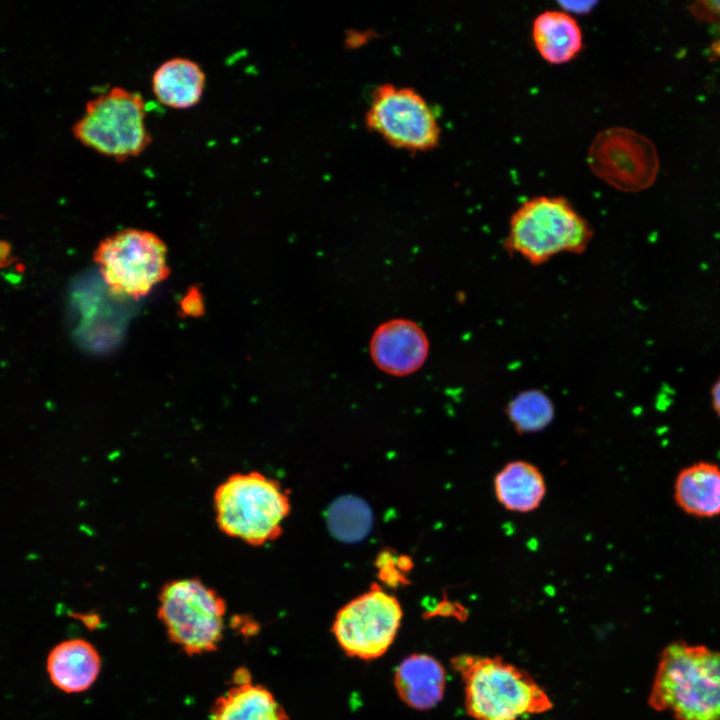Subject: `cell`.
I'll use <instances>...</instances> for the list:
<instances>
[{
  "label": "cell",
  "mask_w": 720,
  "mask_h": 720,
  "mask_svg": "<svg viewBox=\"0 0 720 720\" xmlns=\"http://www.w3.org/2000/svg\"><path fill=\"white\" fill-rule=\"evenodd\" d=\"M368 509L360 502L342 500L330 511L329 523L333 533L343 540H357L369 529Z\"/></svg>",
  "instance_id": "cell-20"
},
{
  "label": "cell",
  "mask_w": 720,
  "mask_h": 720,
  "mask_svg": "<svg viewBox=\"0 0 720 720\" xmlns=\"http://www.w3.org/2000/svg\"><path fill=\"white\" fill-rule=\"evenodd\" d=\"M452 667L462 677L465 708L475 720H518L552 708L530 674L501 657L461 655L452 659Z\"/></svg>",
  "instance_id": "cell-2"
},
{
  "label": "cell",
  "mask_w": 720,
  "mask_h": 720,
  "mask_svg": "<svg viewBox=\"0 0 720 720\" xmlns=\"http://www.w3.org/2000/svg\"><path fill=\"white\" fill-rule=\"evenodd\" d=\"M140 93L114 86L90 99L73 126L83 145L116 161L140 155L151 143Z\"/></svg>",
  "instance_id": "cell-6"
},
{
  "label": "cell",
  "mask_w": 720,
  "mask_h": 720,
  "mask_svg": "<svg viewBox=\"0 0 720 720\" xmlns=\"http://www.w3.org/2000/svg\"><path fill=\"white\" fill-rule=\"evenodd\" d=\"M213 506L223 534L260 546L280 537L291 503L278 481L251 471L231 474L219 484Z\"/></svg>",
  "instance_id": "cell-3"
},
{
  "label": "cell",
  "mask_w": 720,
  "mask_h": 720,
  "mask_svg": "<svg viewBox=\"0 0 720 720\" xmlns=\"http://www.w3.org/2000/svg\"><path fill=\"white\" fill-rule=\"evenodd\" d=\"M712 407L720 417V378L714 383L711 390Z\"/></svg>",
  "instance_id": "cell-23"
},
{
  "label": "cell",
  "mask_w": 720,
  "mask_h": 720,
  "mask_svg": "<svg viewBox=\"0 0 720 720\" xmlns=\"http://www.w3.org/2000/svg\"><path fill=\"white\" fill-rule=\"evenodd\" d=\"M374 364L392 376H407L419 370L429 354L423 329L409 319H391L379 325L370 340Z\"/></svg>",
  "instance_id": "cell-11"
},
{
  "label": "cell",
  "mask_w": 720,
  "mask_h": 720,
  "mask_svg": "<svg viewBox=\"0 0 720 720\" xmlns=\"http://www.w3.org/2000/svg\"><path fill=\"white\" fill-rule=\"evenodd\" d=\"M648 703L674 720H720V652L670 643L660 655Z\"/></svg>",
  "instance_id": "cell-1"
},
{
  "label": "cell",
  "mask_w": 720,
  "mask_h": 720,
  "mask_svg": "<svg viewBox=\"0 0 720 720\" xmlns=\"http://www.w3.org/2000/svg\"><path fill=\"white\" fill-rule=\"evenodd\" d=\"M226 609L222 596L199 578L170 580L158 595L157 616L168 640L189 656L218 648Z\"/></svg>",
  "instance_id": "cell-5"
},
{
  "label": "cell",
  "mask_w": 720,
  "mask_h": 720,
  "mask_svg": "<svg viewBox=\"0 0 720 720\" xmlns=\"http://www.w3.org/2000/svg\"><path fill=\"white\" fill-rule=\"evenodd\" d=\"M588 164L596 176L625 192L648 188L655 181L659 167L654 144L625 127L601 131L589 148Z\"/></svg>",
  "instance_id": "cell-10"
},
{
  "label": "cell",
  "mask_w": 720,
  "mask_h": 720,
  "mask_svg": "<svg viewBox=\"0 0 720 720\" xmlns=\"http://www.w3.org/2000/svg\"><path fill=\"white\" fill-rule=\"evenodd\" d=\"M589 223L560 196L529 199L513 213L505 247L533 265L563 253L579 254L590 243Z\"/></svg>",
  "instance_id": "cell-4"
},
{
  "label": "cell",
  "mask_w": 720,
  "mask_h": 720,
  "mask_svg": "<svg viewBox=\"0 0 720 720\" xmlns=\"http://www.w3.org/2000/svg\"><path fill=\"white\" fill-rule=\"evenodd\" d=\"M205 79V73L197 62L186 57H173L154 71L152 90L162 104L185 109L200 101Z\"/></svg>",
  "instance_id": "cell-16"
},
{
  "label": "cell",
  "mask_w": 720,
  "mask_h": 720,
  "mask_svg": "<svg viewBox=\"0 0 720 720\" xmlns=\"http://www.w3.org/2000/svg\"><path fill=\"white\" fill-rule=\"evenodd\" d=\"M497 501L508 511L527 513L541 504L546 484L540 470L533 464L516 460L506 464L495 476Z\"/></svg>",
  "instance_id": "cell-18"
},
{
  "label": "cell",
  "mask_w": 720,
  "mask_h": 720,
  "mask_svg": "<svg viewBox=\"0 0 720 720\" xmlns=\"http://www.w3.org/2000/svg\"><path fill=\"white\" fill-rule=\"evenodd\" d=\"M445 685L444 667L428 654L408 656L394 673V686L399 698L417 710L435 707L444 696Z\"/></svg>",
  "instance_id": "cell-13"
},
{
  "label": "cell",
  "mask_w": 720,
  "mask_h": 720,
  "mask_svg": "<svg viewBox=\"0 0 720 720\" xmlns=\"http://www.w3.org/2000/svg\"><path fill=\"white\" fill-rule=\"evenodd\" d=\"M689 9L698 20L720 23V1H697Z\"/></svg>",
  "instance_id": "cell-21"
},
{
  "label": "cell",
  "mask_w": 720,
  "mask_h": 720,
  "mask_svg": "<svg viewBox=\"0 0 720 720\" xmlns=\"http://www.w3.org/2000/svg\"><path fill=\"white\" fill-rule=\"evenodd\" d=\"M209 720H289L273 693L252 681L232 684L218 696L209 712Z\"/></svg>",
  "instance_id": "cell-15"
},
{
  "label": "cell",
  "mask_w": 720,
  "mask_h": 720,
  "mask_svg": "<svg viewBox=\"0 0 720 720\" xmlns=\"http://www.w3.org/2000/svg\"><path fill=\"white\" fill-rule=\"evenodd\" d=\"M402 617L398 599L373 585L337 611L331 631L347 656L370 661L390 648Z\"/></svg>",
  "instance_id": "cell-8"
},
{
  "label": "cell",
  "mask_w": 720,
  "mask_h": 720,
  "mask_svg": "<svg viewBox=\"0 0 720 720\" xmlns=\"http://www.w3.org/2000/svg\"><path fill=\"white\" fill-rule=\"evenodd\" d=\"M367 126L391 145L421 152L435 147L440 127L430 105L414 89L386 84L372 94Z\"/></svg>",
  "instance_id": "cell-9"
},
{
  "label": "cell",
  "mask_w": 720,
  "mask_h": 720,
  "mask_svg": "<svg viewBox=\"0 0 720 720\" xmlns=\"http://www.w3.org/2000/svg\"><path fill=\"white\" fill-rule=\"evenodd\" d=\"M532 38L544 60L563 64L581 51L583 37L577 20L564 11L546 10L533 21Z\"/></svg>",
  "instance_id": "cell-17"
},
{
  "label": "cell",
  "mask_w": 720,
  "mask_h": 720,
  "mask_svg": "<svg viewBox=\"0 0 720 720\" xmlns=\"http://www.w3.org/2000/svg\"><path fill=\"white\" fill-rule=\"evenodd\" d=\"M677 506L697 518L720 515V467L700 461L688 465L677 474L673 489Z\"/></svg>",
  "instance_id": "cell-14"
},
{
  "label": "cell",
  "mask_w": 720,
  "mask_h": 720,
  "mask_svg": "<svg viewBox=\"0 0 720 720\" xmlns=\"http://www.w3.org/2000/svg\"><path fill=\"white\" fill-rule=\"evenodd\" d=\"M101 665L97 649L80 638L57 644L50 651L46 664L51 682L66 693L89 689L98 678Z\"/></svg>",
  "instance_id": "cell-12"
},
{
  "label": "cell",
  "mask_w": 720,
  "mask_h": 720,
  "mask_svg": "<svg viewBox=\"0 0 720 720\" xmlns=\"http://www.w3.org/2000/svg\"><path fill=\"white\" fill-rule=\"evenodd\" d=\"M250 681H252V678L246 668L240 667L236 671H234L232 676V684H242Z\"/></svg>",
  "instance_id": "cell-22"
},
{
  "label": "cell",
  "mask_w": 720,
  "mask_h": 720,
  "mask_svg": "<svg viewBox=\"0 0 720 720\" xmlns=\"http://www.w3.org/2000/svg\"><path fill=\"white\" fill-rule=\"evenodd\" d=\"M94 259L111 291L134 299L146 296L169 274L166 245L145 230L110 235L98 245Z\"/></svg>",
  "instance_id": "cell-7"
},
{
  "label": "cell",
  "mask_w": 720,
  "mask_h": 720,
  "mask_svg": "<svg viewBox=\"0 0 720 720\" xmlns=\"http://www.w3.org/2000/svg\"><path fill=\"white\" fill-rule=\"evenodd\" d=\"M506 414L519 433H535L552 422L554 406L545 393L531 389L517 394L508 403Z\"/></svg>",
  "instance_id": "cell-19"
}]
</instances>
